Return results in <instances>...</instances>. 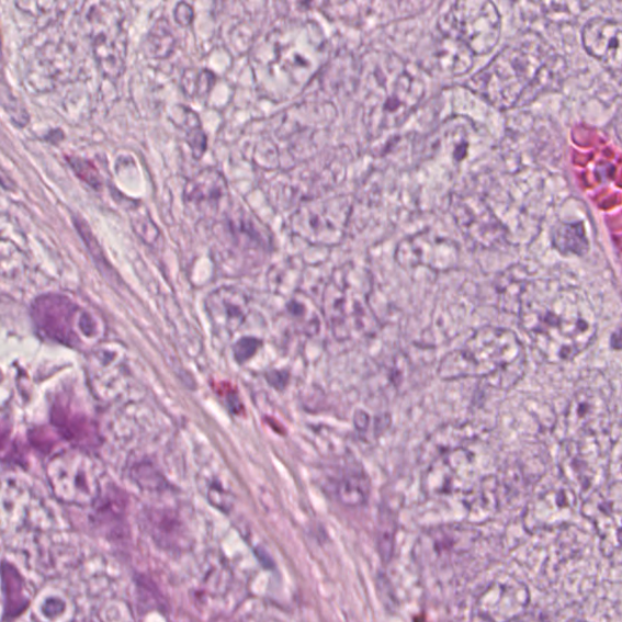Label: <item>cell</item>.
Returning a JSON list of instances; mask_svg holds the SVG:
<instances>
[{"label":"cell","mask_w":622,"mask_h":622,"mask_svg":"<svg viewBox=\"0 0 622 622\" xmlns=\"http://www.w3.org/2000/svg\"><path fill=\"white\" fill-rule=\"evenodd\" d=\"M258 349V341L255 338H244L235 347V357L237 361L244 363V361L252 358Z\"/></svg>","instance_id":"27"},{"label":"cell","mask_w":622,"mask_h":622,"mask_svg":"<svg viewBox=\"0 0 622 622\" xmlns=\"http://www.w3.org/2000/svg\"><path fill=\"white\" fill-rule=\"evenodd\" d=\"M552 244L563 256L583 257L590 250L584 223H561L554 228Z\"/></svg>","instance_id":"21"},{"label":"cell","mask_w":622,"mask_h":622,"mask_svg":"<svg viewBox=\"0 0 622 622\" xmlns=\"http://www.w3.org/2000/svg\"><path fill=\"white\" fill-rule=\"evenodd\" d=\"M149 39H150V48H152L151 54L157 56V58H158V52H160V44H161V58H163V56H167L169 53H171L174 44V38L171 29H169L167 21L165 19L157 22L156 26L150 33Z\"/></svg>","instance_id":"25"},{"label":"cell","mask_w":622,"mask_h":622,"mask_svg":"<svg viewBox=\"0 0 622 622\" xmlns=\"http://www.w3.org/2000/svg\"><path fill=\"white\" fill-rule=\"evenodd\" d=\"M609 449L607 438L565 439L558 457L561 477L583 490L591 488L603 480Z\"/></svg>","instance_id":"11"},{"label":"cell","mask_w":622,"mask_h":622,"mask_svg":"<svg viewBox=\"0 0 622 622\" xmlns=\"http://www.w3.org/2000/svg\"><path fill=\"white\" fill-rule=\"evenodd\" d=\"M365 122L372 135L400 126L421 103L426 83L420 71L398 56L384 54L375 59L367 78Z\"/></svg>","instance_id":"5"},{"label":"cell","mask_w":622,"mask_h":622,"mask_svg":"<svg viewBox=\"0 0 622 622\" xmlns=\"http://www.w3.org/2000/svg\"><path fill=\"white\" fill-rule=\"evenodd\" d=\"M89 25L101 70L110 77H118L127 56V35L118 9L110 4L97 5L90 11Z\"/></svg>","instance_id":"12"},{"label":"cell","mask_w":622,"mask_h":622,"mask_svg":"<svg viewBox=\"0 0 622 622\" xmlns=\"http://www.w3.org/2000/svg\"><path fill=\"white\" fill-rule=\"evenodd\" d=\"M450 211L460 230L473 244L495 248L507 242L505 226L480 197L455 195L451 200Z\"/></svg>","instance_id":"14"},{"label":"cell","mask_w":622,"mask_h":622,"mask_svg":"<svg viewBox=\"0 0 622 622\" xmlns=\"http://www.w3.org/2000/svg\"><path fill=\"white\" fill-rule=\"evenodd\" d=\"M602 376H596L573 395L565 411L567 439L607 438L612 429V407Z\"/></svg>","instance_id":"8"},{"label":"cell","mask_w":622,"mask_h":622,"mask_svg":"<svg viewBox=\"0 0 622 622\" xmlns=\"http://www.w3.org/2000/svg\"><path fill=\"white\" fill-rule=\"evenodd\" d=\"M174 16L177 19L178 24L188 26L191 24L192 19H194V9H192L186 3L178 4L174 11Z\"/></svg>","instance_id":"28"},{"label":"cell","mask_w":622,"mask_h":622,"mask_svg":"<svg viewBox=\"0 0 622 622\" xmlns=\"http://www.w3.org/2000/svg\"><path fill=\"white\" fill-rule=\"evenodd\" d=\"M621 39L622 27L614 19H593L583 30V45L587 54L615 72L621 69Z\"/></svg>","instance_id":"17"},{"label":"cell","mask_w":622,"mask_h":622,"mask_svg":"<svg viewBox=\"0 0 622 622\" xmlns=\"http://www.w3.org/2000/svg\"><path fill=\"white\" fill-rule=\"evenodd\" d=\"M49 472L54 488L60 495L69 494V499L76 494L78 499H83V494L89 495L88 472L82 455L66 454L56 457L52 461Z\"/></svg>","instance_id":"19"},{"label":"cell","mask_w":622,"mask_h":622,"mask_svg":"<svg viewBox=\"0 0 622 622\" xmlns=\"http://www.w3.org/2000/svg\"><path fill=\"white\" fill-rule=\"evenodd\" d=\"M2 585L4 592V619L18 618L29 607V598L24 592V579L13 565L2 564Z\"/></svg>","instance_id":"22"},{"label":"cell","mask_w":622,"mask_h":622,"mask_svg":"<svg viewBox=\"0 0 622 622\" xmlns=\"http://www.w3.org/2000/svg\"><path fill=\"white\" fill-rule=\"evenodd\" d=\"M433 58L440 71L454 76L467 73L474 63V55L465 45L443 35L434 44Z\"/></svg>","instance_id":"20"},{"label":"cell","mask_w":622,"mask_h":622,"mask_svg":"<svg viewBox=\"0 0 622 622\" xmlns=\"http://www.w3.org/2000/svg\"><path fill=\"white\" fill-rule=\"evenodd\" d=\"M350 210L346 196L309 201L294 212L291 229L312 245L335 246L343 240Z\"/></svg>","instance_id":"9"},{"label":"cell","mask_w":622,"mask_h":622,"mask_svg":"<svg viewBox=\"0 0 622 622\" xmlns=\"http://www.w3.org/2000/svg\"><path fill=\"white\" fill-rule=\"evenodd\" d=\"M517 313L520 327L550 364L578 357L595 341L598 321L585 291L552 280L528 281Z\"/></svg>","instance_id":"1"},{"label":"cell","mask_w":622,"mask_h":622,"mask_svg":"<svg viewBox=\"0 0 622 622\" xmlns=\"http://www.w3.org/2000/svg\"><path fill=\"white\" fill-rule=\"evenodd\" d=\"M525 365V349L513 331L484 326L440 361L438 375L443 381L484 378L496 388L508 389L523 377Z\"/></svg>","instance_id":"4"},{"label":"cell","mask_w":622,"mask_h":622,"mask_svg":"<svg viewBox=\"0 0 622 622\" xmlns=\"http://www.w3.org/2000/svg\"><path fill=\"white\" fill-rule=\"evenodd\" d=\"M395 259L406 269L426 267L436 273H446L457 267L460 247L448 237L422 231L406 237L395 251Z\"/></svg>","instance_id":"13"},{"label":"cell","mask_w":622,"mask_h":622,"mask_svg":"<svg viewBox=\"0 0 622 622\" xmlns=\"http://www.w3.org/2000/svg\"><path fill=\"white\" fill-rule=\"evenodd\" d=\"M290 312L294 319L297 320V326L303 327L305 332L314 333L319 330V320L309 318V308L307 303L301 298L293 299L290 304Z\"/></svg>","instance_id":"26"},{"label":"cell","mask_w":622,"mask_h":622,"mask_svg":"<svg viewBox=\"0 0 622 622\" xmlns=\"http://www.w3.org/2000/svg\"><path fill=\"white\" fill-rule=\"evenodd\" d=\"M370 493L369 480L361 473L349 474L337 486L338 500L349 507L364 505Z\"/></svg>","instance_id":"24"},{"label":"cell","mask_w":622,"mask_h":622,"mask_svg":"<svg viewBox=\"0 0 622 622\" xmlns=\"http://www.w3.org/2000/svg\"><path fill=\"white\" fill-rule=\"evenodd\" d=\"M372 289L367 270L354 264L343 265L325 292V310L336 336L349 339L370 332L373 315L369 298Z\"/></svg>","instance_id":"6"},{"label":"cell","mask_w":622,"mask_h":622,"mask_svg":"<svg viewBox=\"0 0 622 622\" xmlns=\"http://www.w3.org/2000/svg\"><path fill=\"white\" fill-rule=\"evenodd\" d=\"M184 199L188 206L213 217L230 205V191L224 176L217 169L207 168L190 180Z\"/></svg>","instance_id":"16"},{"label":"cell","mask_w":622,"mask_h":622,"mask_svg":"<svg viewBox=\"0 0 622 622\" xmlns=\"http://www.w3.org/2000/svg\"><path fill=\"white\" fill-rule=\"evenodd\" d=\"M567 64L536 33L514 38L466 87L490 105L510 110L561 86Z\"/></svg>","instance_id":"2"},{"label":"cell","mask_w":622,"mask_h":622,"mask_svg":"<svg viewBox=\"0 0 622 622\" xmlns=\"http://www.w3.org/2000/svg\"><path fill=\"white\" fill-rule=\"evenodd\" d=\"M207 310L214 325L233 333L240 329L247 318L248 299L239 290L219 289L208 296Z\"/></svg>","instance_id":"18"},{"label":"cell","mask_w":622,"mask_h":622,"mask_svg":"<svg viewBox=\"0 0 622 622\" xmlns=\"http://www.w3.org/2000/svg\"><path fill=\"white\" fill-rule=\"evenodd\" d=\"M480 462L467 444L445 448L428 466V490L450 493L477 479Z\"/></svg>","instance_id":"15"},{"label":"cell","mask_w":622,"mask_h":622,"mask_svg":"<svg viewBox=\"0 0 622 622\" xmlns=\"http://www.w3.org/2000/svg\"><path fill=\"white\" fill-rule=\"evenodd\" d=\"M58 416V425L70 440L76 441V443L81 444L86 448L95 446L99 441V434L97 427L88 420L86 417H69L63 410L55 412Z\"/></svg>","instance_id":"23"},{"label":"cell","mask_w":622,"mask_h":622,"mask_svg":"<svg viewBox=\"0 0 622 622\" xmlns=\"http://www.w3.org/2000/svg\"><path fill=\"white\" fill-rule=\"evenodd\" d=\"M441 35L454 39L474 55L490 53L501 37L499 9L486 0H462L451 3L438 20Z\"/></svg>","instance_id":"7"},{"label":"cell","mask_w":622,"mask_h":622,"mask_svg":"<svg viewBox=\"0 0 622 622\" xmlns=\"http://www.w3.org/2000/svg\"><path fill=\"white\" fill-rule=\"evenodd\" d=\"M327 58V42L313 21H291L257 44L251 64L257 84L271 99L301 94Z\"/></svg>","instance_id":"3"},{"label":"cell","mask_w":622,"mask_h":622,"mask_svg":"<svg viewBox=\"0 0 622 622\" xmlns=\"http://www.w3.org/2000/svg\"><path fill=\"white\" fill-rule=\"evenodd\" d=\"M69 298L49 294L38 298L32 307V319L38 331L52 341L65 346H78L83 337H90L94 324Z\"/></svg>","instance_id":"10"}]
</instances>
